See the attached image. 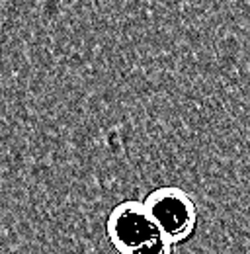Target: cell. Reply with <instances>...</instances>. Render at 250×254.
Here are the masks:
<instances>
[{"instance_id":"7a4b0ae2","label":"cell","mask_w":250,"mask_h":254,"mask_svg":"<svg viewBox=\"0 0 250 254\" xmlns=\"http://www.w3.org/2000/svg\"><path fill=\"white\" fill-rule=\"evenodd\" d=\"M143 207L158 233L174 247L193 235L197 225V207L189 193L176 186H160L149 191Z\"/></svg>"},{"instance_id":"6da1fadb","label":"cell","mask_w":250,"mask_h":254,"mask_svg":"<svg viewBox=\"0 0 250 254\" xmlns=\"http://www.w3.org/2000/svg\"><path fill=\"white\" fill-rule=\"evenodd\" d=\"M106 233L120 254H174V247L158 233L143 201L124 199L106 219Z\"/></svg>"}]
</instances>
